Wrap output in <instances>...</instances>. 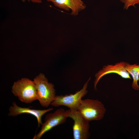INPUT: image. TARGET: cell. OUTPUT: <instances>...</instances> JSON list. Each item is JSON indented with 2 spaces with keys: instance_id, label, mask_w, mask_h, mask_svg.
<instances>
[{
  "instance_id": "cell-1",
  "label": "cell",
  "mask_w": 139,
  "mask_h": 139,
  "mask_svg": "<svg viewBox=\"0 0 139 139\" xmlns=\"http://www.w3.org/2000/svg\"><path fill=\"white\" fill-rule=\"evenodd\" d=\"M12 92L22 102L31 103L37 100V89L33 81L22 78L15 82Z\"/></svg>"
},
{
  "instance_id": "cell-2",
  "label": "cell",
  "mask_w": 139,
  "mask_h": 139,
  "mask_svg": "<svg viewBox=\"0 0 139 139\" xmlns=\"http://www.w3.org/2000/svg\"><path fill=\"white\" fill-rule=\"evenodd\" d=\"M37 92V100L41 106L48 107L54 100L56 96L54 85L48 82L44 74L40 73L33 80Z\"/></svg>"
},
{
  "instance_id": "cell-3",
  "label": "cell",
  "mask_w": 139,
  "mask_h": 139,
  "mask_svg": "<svg viewBox=\"0 0 139 139\" xmlns=\"http://www.w3.org/2000/svg\"><path fill=\"white\" fill-rule=\"evenodd\" d=\"M78 111L90 121L102 119L106 109L103 104L98 100L87 99L82 100Z\"/></svg>"
},
{
  "instance_id": "cell-4",
  "label": "cell",
  "mask_w": 139,
  "mask_h": 139,
  "mask_svg": "<svg viewBox=\"0 0 139 139\" xmlns=\"http://www.w3.org/2000/svg\"><path fill=\"white\" fill-rule=\"evenodd\" d=\"M90 79L85 83L81 89L75 94L56 95L50 105L55 107L64 106L70 109L78 110L82 98L88 93L87 88Z\"/></svg>"
},
{
  "instance_id": "cell-5",
  "label": "cell",
  "mask_w": 139,
  "mask_h": 139,
  "mask_svg": "<svg viewBox=\"0 0 139 139\" xmlns=\"http://www.w3.org/2000/svg\"><path fill=\"white\" fill-rule=\"evenodd\" d=\"M67 116L74 123L73 127L74 139H88L90 136V121L85 119L78 110L69 109L66 110Z\"/></svg>"
},
{
  "instance_id": "cell-6",
  "label": "cell",
  "mask_w": 139,
  "mask_h": 139,
  "mask_svg": "<svg viewBox=\"0 0 139 139\" xmlns=\"http://www.w3.org/2000/svg\"><path fill=\"white\" fill-rule=\"evenodd\" d=\"M68 118L66 110L64 108L57 109L53 113L47 114L42 123L40 131L35 134L33 139H40L43 135L54 127L63 124Z\"/></svg>"
},
{
  "instance_id": "cell-7",
  "label": "cell",
  "mask_w": 139,
  "mask_h": 139,
  "mask_svg": "<svg viewBox=\"0 0 139 139\" xmlns=\"http://www.w3.org/2000/svg\"><path fill=\"white\" fill-rule=\"evenodd\" d=\"M125 63L124 62H121L114 65H107L104 66L95 75V79L94 82V89H96L97 84L101 78L108 74L116 73L123 78L131 79L129 73L125 68Z\"/></svg>"
},
{
  "instance_id": "cell-8",
  "label": "cell",
  "mask_w": 139,
  "mask_h": 139,
  "mask_svg": "<svg viewBox=\"0 0 139 139\" xmlns=\"http://www.w3.org/2000/svg\"><path fill=\"white\" fill-rule=\"evenodd\" d=\"M53 108H50L44 110L31 109L29 108L21 107L19 106L15 102L12 103L9 109L8 115L9 116H15L23 114H28L34 116L37 118L38 127H39L42 124L41 118L46 113L53 110Z\"/></svg>"
},
{
  "instance_id": "cell-9",
  "label": "cell",
  "mask_w": 139,
  "mask_h": 139,
  "mask_svg": "<svg viewBox=\"0 0 139 139\" xmlns=\"http://www.w3.org/2000/svg\"><path fill=\"white\" fill-rule=\"evenodd\" d=\"M53 3L54 5L60 8L67 11L71 9V14L74 16L77 15L78 12L84 9L85 5L82 0H47Z\"/></svg>"
},
{
  "instance_id": "cell-10",
  "label": "cell",
  "mask_w": 139,
  "mask_h": 139,
  "mask_svg": "<svg viewBox=\"0 0 139 139\" xmlns=\"http://www.w3.org/2000/svg\"><path fill=\"white\" fill-rule=\"evenodd\" d=\"M137 64L131 65L126 62L125 67L126 71L132 75L133 78L132 88L135 90H139V86L137 83L139 81V64Z\"/></svg>"
},
{
  "instance_id": "cell-11",
  "label": "cell",
  "mask_w": 139,
  "mask_h": 139,
  "mask_svg": "<svg viewBox=\"0 0 139 139\" xmlns=\"http://www.w3.org/2000/svg\"><path fill=\"white\" fill-rule=\"evenodd\" d=\"M124 4V9L127 10L131 6H135V4H139V0H120Z\"/></svg>"
},
{
  "instance_id": "cell-12",
  "label": "cell",
  "mask_w": 139,
  "mask_h": 139,
  "mask_svg": "<svg viewBox=\"0 0 139 139\" xmlns=\"http://www.w3.org/2000/svg\"><path fill=\"white\" fill-rule=\"evenodd\" d=\"M23 2H25L26 0H21ZM28 1H31L33 3H41L42 2L41 0H27Z\"/></svg>"
}]
</instances>
